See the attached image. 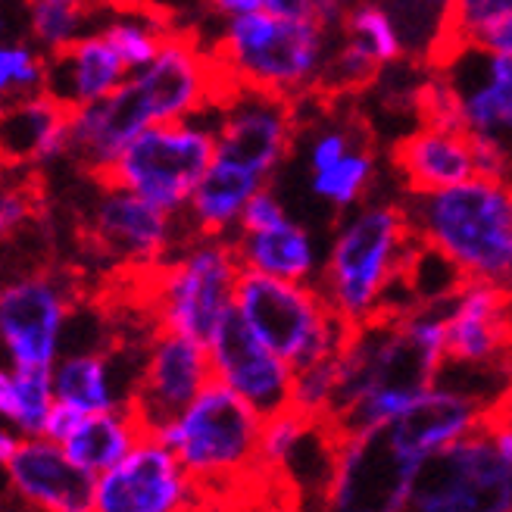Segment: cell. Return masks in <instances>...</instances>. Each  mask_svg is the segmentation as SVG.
<instances>
[{
  "label": "cell",
  "instance_id": "cell-18",
  "mask_svg": "<svg viewBox=\"0 0 512 512\" xmlns=\"http://www.w3.org/2000/svg\"><path fill=\"white\" fill-rule=\"evenodd\" d=\"M388 160L409 197L438 194L478 175V150L469 128L419 125L391 144Z\"/></svg>",
  "mask_w": 512,
  "mask_h": 512
},
{
  "label": "cell",
  "instance_id": "cell-40",
  "mask_svg": "<svg viewBox=\"0 0 512 512\" xmlns=\"http://www.w3.org/2000/svg\"><path fill=\"white\" fill-rule=\"evenodd\" d=\"M431 4H438V7H444V4H447V0H431Z\"/></svg>",
  "mask_w": 512,
  "mask_h": 512
},
{
  "label": "cell",
  "instance_id": "cell-27",
  "mask_svg": "<svg viewBox=\"0 0 512 512\" xmlns=\"http://www.w3.org/2000/svg\"><path fill=\"white\" fill-rule=\"evenodd\" d=\"M338 35L353 41L356 47H363L372 60H378L384 69L403 60V35L397 29V22L391 10H384L375 0H353L347 4Z\"/></svg>",
  "mask_w": 512,
  "mask_h": 512
},
{
  "label": "cell",
  "instance_id": "cell-28",
  "mask_svg": "<svg viewBox=\"0 0 512 512\" xmlns=\"http://www.w3.org/2000/svg\"><path fill=\"white\" fill-rule=\"evenodd\" d=\"M375 182V138H366L350 147L344 157L313 175V191L325 203H331L341 216L360 203Z\"/></svg>",
  "mask_w": 512,
  "mask_h": 512
},
{
  "label": "cell",
  "instance_id": "cell-14",
  "mask_svg": "<svg viewBox=\"0 0 512 512\" xmlns=\"http://www.w3.org/2000/svg\"><path fill=\"white\" fill-rule=\"evenodd\" d=\"M444 363L512 375V285L469 281L444 313Z\"/></svg>",
  "mask_w": 512,
  "mask_h": 512
},
{
  "label": "cell",
  "instance_id": "cell-39",
  "mask_svg": "<svg viewBox=\"0 0 512 512\" xmlns=\"http://www.w3.org/2000/svg\"><path fill=\"white\" fill-rule=\"evenodd\" d=\"M509 406H512V375H509V381H506V388H503V394H500Z\"/></svg>",
  "mask_w": 512,
  "mask_h": 512
},
{
  "label": "cell",
  "instance_id": "cell-37",
  "mask_svg": "<svg viewBox=\"0 0 512 512\" xmlns=\"http://www.w3.org/2000/svg\"><path fill=\"white\" fill-rule=\"evenodd\" d=\"M16 413V384H13V372H7L0 366V419H13Z\"/></svg>",
  "mask_w": 512,
  "mask_h": 512
},
{
  "label": "cell",
  "instance_id": "cell-35",
  "mask_svg": "<svg viewBox=\"0 0 512 512\" xmlns=\"http://www.w3.org/2000/svg\"><path fill=\"white\" fill-rule=\"evenodd\" d=\"M472 44H478V47H484V50H494V54L512 57V16L494 22L491 29H484Z\"/></svg>",
  "mask_w": 512,
  "mask_h": 512
},
{
  "label": "cell",
  "instance_id": "cell-15",
  "mask_svg": "<svg viewBox=\"0 0 512 512\" xmlns=\"http://www.w3.org/2000/svg\"><path fill=\"white\" fill-rule=\"evenodd\" d=\"M213 378L244 397L263 419L288 409L294 400V369L275 356L232 303L207 341Z\"/></svg>",
  "mask_w": 512,
  "mask_h": 512
},
{
  "label": "cell",
  "instance_id": "cell-32",
  "mask_svg": "<svg viewBox=\"0 0 512 512\" xmlns=\"http://www.w3.org/2000/svg\"><path fill=\"white\" fill-rule=\"evenodd\" d=\"M94 19L91 10L60 7V4H29V35L38 47L54 50L82 38L85 25Z\"/></svg>",
  "mask_w": 512,
  "mask_h": 512
},
{
  "label": "cell",
  "instance_id": "cell-17",
  "mask_svg": "<svg viewBox=\"0 0 512 512\" xmlns=\"http://www.w3.org/2000/svg\"><path fill=\"white\" fill-rule=\"evenodd\" d=\"M16 500L35 512H94L97 475L72 463L66 450L47 438H22L7 463Z\"/></svg>",
  "mask_w": 512,
  "mask_h": 512
},
{
  "label": "cell",
  "instance_id": "cell-6",
  "mask_svg": "<svg viewBox=\"0 0 512 512\" xmlns=\"http://www.w3.org/2000/svg\"><path fill=\"white\" fill-rule=\"evenodd\" d=\"M512 459L497 444L484 413L472 431L419 459L406 512H509Z\"/></svg>",
  "mask_w": 512,
  "mask_h": 512
},
{
  "label": "cell",
  "instance_id": "cell-12",
  "mask_svg": "<svg viewBox=\"0 0 512 512\" xmlns=\"http://www.w3.org/2000/svg\"><path fill=\"white\" fill-rule=\"evenodd\" d=\"M210 378L213 369L207 344L182 335V331L157 328L147 338L138 375L122 403L132 409L153 438L163 425L182 413Z\"/></svg>",
  "mask_w": 512,
  "mask_h": 512
},
{
  "label": "cell",
  "instance_id": "cell-22",
  "mask_svg": "<svg viewBox=\"0 0 512 512\" xmlns=\"http://www.w3.org/2000/svg\"><path fill=\"white\" fill-rule=\"evenodd\" d=\"M269 182L241 166L213 160L185 203L188 238H228V228L238 225L244 203Z\"/></svg>",
  "mask_w": 512,
  "mask_h": 512
},
{
  "label": "cell",
  "instance_id": "cell-33",
  "mask_svg": "<svg viewBox=\"0 0 512 512\" xmlns=\"http://www.w3.org/2000/svg\"><path fill=\"white\" fill-rule=\"evenodd\" d=\"M281 222H288V213L281 207V200L272 194V188L266 185L244 203L235 232H266V228H275Z\"/></svg>",
  "mask_w": 512,
  "mask_h": 512
},
{
  "label": "cell",
  "instance_id": "cell-19",
  "mask_svg": "<svg viewBox=\"0 0 512 512\" xmlns=\"http://www.w3.org/2000/svg\"><path fill=\"white\" fill-rule=\"evenodd\" d=\"M75 107L38 91L0 100V166L44 169L63 157Z\"/></svg>",
  "mask_w": 512,
  "mask_h": 512
},
{
  "label": "cell",
  "instance_id": "cell-34",
  "mask_svg": "<svg viewBox=\"0 0 512 512\" xmlns=\"http://www.w3.org/2000/svg\"><path fill=\"white\" fill-rule=\"evenodd\" d=\"M85 419L82 409H75L63 400H54V406H50V413L44 419V431H41V438L47 441H54V444H63L69 434L79 428V422Z\"/></svg>",
  "mask_w": 512,
  "mask_h": 512
},
{
  "label": "cell",
  "instance_id": "cell-2",
  "mask_svg": "<svg viewBox=\"0 0 512 512\" xmlns=\"http://www.w3.org/2000/svg\"><path fill=\"white\" fill-rule=\"evenodd\" d=\"M413 238L416 225L406 203H363L347 222H341L316 288L344 322L356 325L369 319Z\"/></svg>",
  "mask_w": 512,
  "mask_h": 512
},
{
  "label": "cell",
  "instance_id": "cell-26",
  "mask_svg": "<svg viewBox=\"0 0 512 512\" xmlns=\"http://www.w3.org/2000/svg\"><path fill=\"white\" fill-rule=\"evenodd\" d=\"M50 219V188L44 169L0 166V244L32 232Z\"/></svg>",
  "mask_w": 512,
  "mask_h": 512
},
{
  "label": "cell",
  "instance_id": "cell-7",
  "mask_svg": "<svg viewBox=\"0 0 512 512\" xmlns=\"http://www.w3.org/2000/svg\"><path fill=\"white\" fill-rule=\"evenodd\" d=\"M216 160V132L182 122H153L91 178L94 188H125L166 213H182L191 191Z\"/></svg>",
  "mask_w": 512,
  "mask_h": 512
},
{
  "label": "cell",
  "instance_id": "cell-29",
  "mask_svg": "<svg viewBox=\"0 0 512 512\" xmlns=\"http://www.w3.org/2000/svg\"><path fill=\"white\" fill-rule=\"evenodd\" d=\"M13 384H16V413H13V428L22 438H41L44 419L54 406V378L44 366H29V369H13Z\"/></svg>",
  "mask_w": 512,
  "mask_h": 512
},
{
  "label": "cell",
  "instance_id": "cell-9",
  "mask_svg": "<svg viewBox=\"0 0 512 512\" xmlns=\"http://www.w3.org/2000/svg\"><path fill=\"white\" fill-rule=\"evenodd\" d=\"M419 456L403 450L391 419L335 441L316 512H406Z\"/></svg>",
  "mask_w": 512,
  "mask_h": 512
},
{
  "label": "cell",
  "instance_id": "cell-41",
  "mask_svg": "<svg viewBox=\"0 0 512 512\" xmlns=\"http://www.w3.org/2000/svg\"><path fill=\"white\" fill-rule=\"evenodd\" d=\"M25 512H35V509H25Z\"/></svg>",
  "mask_w": 512,
  "mask_h": 512
},
{
  "label": "cell",
  "instance_id": "cell-38",
  "mask_svg": "<svg viewBox=\"0 0 512 512\" xmlns=\"http://www.w3.org/2000/svg\"><path fill=\"white\" fill-rule=\"evenodd\" d=\"M19 431H7V428H0V469H7V463L13 459L16 447H19Z\"/></svg>",
  "mask_w": 512,
  "mask_h": 512
},
{
  "label": "cell",
  "instance_id": "cell-21",
  "mask_svg": "<svg viewBox=\"0 0 512 512\" xmlns=\"http://www.w3.org/2000/svg\"><path fill=\"white\" fill-rule=\"evenodd\" d=\"M491 406V397L481 394H459V391H425L409 400L397 416H391V428L403 450L413 456H425L456 438H463Z\"/></svg>",
  "mask_w": 512,
  "mask_h": 512
},
{
  "label": "cell",
  "instance_id": "cell-24",
  "mask_svg": "<svg viewBox=\"0 0 512 512\" xmlns=\"http://www.w3.org/2000/svg\"><path fill=\"white\" fill-rule=\"evenodd\" d=\"M232 244L241 260V269L288 281H310L316 269L313 241L306 235V228L291 219L275 228H266V232H235Z\"/></svg>",
  "mask_w": 512,
  "mask_h": 512
},
{
  "label": "cell",
  "instance_id": "cell-5",
  "mask_svg": "<svg viewBox=\"0 0 512 512\" xmlns=\"http://www.w3.org/2000/svg\"><path fill=\"white\" fill-rule=\"evenodd\" d=\"M235 306L253 335L294 372L335 353L350 331V322L331 310L325 294L310 281L241 269Z\"/></svg>",
  "mask_w": 512,
  "mask_h": 512
},
{
  "label": "cell",
  "instance_id": "cell-25",
  "mask_svg": "<svg viewBox=\"0 0 512 512\" xmlns=\"http://www.w3.org/2000/svg\"><path fill=\"white\" fill-rule=\"evenodd\" d=\"M50 378H54V397L82 413H104L122 403L113 384V356L107 350L63 353L50 369Z\"/></svg>",
  "mask_w": 512,
  "mask_h": 512
},
{
  "label": "cell",
  "instance_id": "cell-8",
  "mask_svg": "<svg viewBox=\"0 0 512 512\" xmlns=\"http://www.w3.org/2000/svg\"><path fill=\"white\" fill-rule=\"evenodd\" d=\"M85 294V269L57 260L0 285V347L13 369H54L69 310Z\"/></svg>",
  "mask_w": 512,
  "mask_h": 512
},
{
  "label": "cell",
  "instance_id": "cell-13",
  "mask_svg": "<svg viewBox=\"0 0 512 512\" xmlns=\"http://www.w3.org/2000/svg\"><path fill=\"white\" fill-rule=\"evenodd\" d=\"M203 503L210 500L160 438H141L94 484V512H200Z\"/></svg>",
  "mask_w": 512,
  "mask_h": 512
},
{
  "label": "cell",
  "instance_id": "cell-1",
  "mask_svg": "<svg viewBox=\"0 0 512 512\" xmlns=\"http://www.w3.org/2000/svg\"><path fill=\"white\" fill-rule=\"evenodd\" d=\"M406 207L416 232L469 281L512 285V178L475 175Z\"/></svg>",
  "mask_w": 512,
  "mask_h": 512
},
{
  "label": "cell",
  "instance_id": "cell-3",
  "mask_svg": "<svg viewBox=\"0 0 512 512\" xmlns=\"http://www.w3.org/2000/svg\"><path fill=\"white\" fill-rule=\"evenodd\" d=\"M331 38L335 32L313 19L253 10L228 19L210 50L238 88L300 97L313 85Z\"/></svg>",
  "mask_w": 512,
  "mask_h": 512
},
{
  "label": "cell",
  "instance_id": "cell-42",
  "mask_svg": "<svg viewBox=\"0 0 512 512\" xmlns=\"http://www.w3.org/2000/svg\"><path fill=\"white\" fill-rule=\"evenodd\" d=\"M509 512H512V509H509Z\"/></svg>",
  "mask_w": 512,
  "mask_h": 512
},
{
  "label": "cell",
  "instance_id": "cell-36",
  "mask_svg": "<svg viewBox=\"0 0 512 512\" xmlns=\"http://www.w3.org/2000/svg\"><path fill=\"white\" fill-rule=\"evenodd\" d=\"M203 4H207L210 13L225 16V19L241 16V13H253V10H263V0H203Z\"/></svg>",
  "mask_w": 512,
  "mask_h": 512
},
{
  "label": "cell",
  "instance_id": "cell-30",
  "mask_svg": "<svg viewBox=\"0 0 512 512\" xmlns=\"http://www.w3.org/2000/svg\"><path fill=\"white\" fill-rule=\"evenodd\" d=\"M44 91V54L19 38H0V100Z\"/></svg>",
  "mask_w": 512,
  "mask_h": 512
},
{
  "label": "cell",
  "instance_id": "cell-23",
  "mask_svg": "<svg viewBox=\"0 0 512 512\" xmlns=\"http://www.w3.org/2000/svg\"><path fill=\"white\" fill-rule=\"evenodd\" d=\"M141 438H150L138 416L125 403L104 409V413H85L69 438L60 444L72 463H79L91 475H104L132 450Z\"/></svg>",
  "mask_w": 512,
  "mask_h": 512
},
{
  "label": "cell",
  "instance_id": "cell-31",
  "mask_svg": "<svg viewBox=\"0 0 512 512\" xmlns=\"http://www.w3.org/2000/svg\"><path fill=\"white\" fill-rule=\"evenodd\" d=\"M178 25V22H175ZM172 29V25H169ZM163 25H153L147 19H135V16H113L107 22V41L113 44V50L122 57L125 69H144L147 63H153L157 50L166 38Z\"/></svg>",
  "mask_w": 512,
  "mask_h": 512
},
{
  "label": "cell",
  "instance_id": "cell-16",
  "mask_svg": "<svg viewBox=\"0 0 512 512\" xmlns=\"http://www.w3.org/2000/svg\"><path fill=\"white\" fill-rule=\"evenodd\" d=\"M438 72L459 100L463 128L500 141L512 153V57L466 44Z\"/></svg>",
  "mask_w": 512,
  "mask_h": 512
},
{
  "label": "cell",
  "instance_id": "cell-20",
  "mask_svg": "<svg viewBox=\"0 0 512 512\" xmlns=\"http://www.w3.org/2000/svg\"><path fill=\"white\" fill-rule=\"evenodd\" d=\"M125 72L122 57L104 32L44 50V91L75 110L113 94L125 82Z\"/></svg>",
  "mask_w": 512,
  "mask_h": 512
},
{
  "label": "cell",
  "instance_id": "cell-4",
  "mask_svg": "<svg viewBox=\"0 0 512 512\" xmlns=\"http://www.w3.org/2000/svg\"><path fill=\"white\" fill-rule=\"evenodd\" d=\"M241 260L232 238H191L144 275V313L153 328L207 344L235 303Z\"/></svg>",
  "mask_w": 512,
  "mask_h": 512
},
{
  "label": "cell",
  "instance_id": "cell-11",
  "mask_svg": "<svg viewBox=\"0 0 512 512\" xmlns=\"http://www.w3.org/2000/svg\"><path fill=\"white\" fill-rule=\"evenodd\" d=\"M300 132L303 116L297 97L241 88L219 110L216 160L241 166L269 182L275 169L294 153Z\"/></svg>",
  "mask_w": 512,
  "mask_h": 512
},
{
  "label": "cell",
  "instance_id": "cell-10",
  "mask_svg": "<svg viewBox=\"0 0 512 512\" xmlns=\"http://www.w3.org/2000/svg\"><path fill=\"white\" fill-rule=\"evenodd\" d=\"M172 216L175 213H166L125 188H97L94 203L75 216L72 225L79 256L94 266V272L85 275L97 278L110 269L166 260L175 247L185 244L175 232Z\"/></svg>",
  "mask_w": 512,
  "mask_h": 512
}]
</instances>
